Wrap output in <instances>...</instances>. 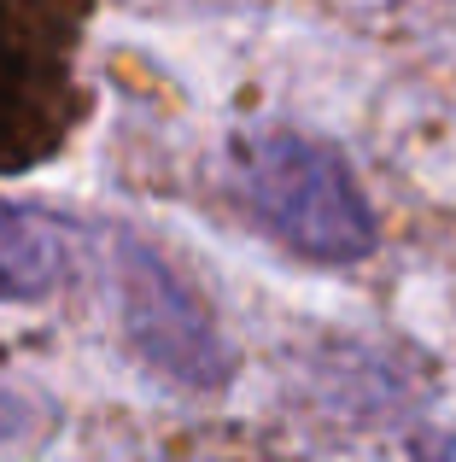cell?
<instances>
[{"label": "cell", "mask_w": 456, "mask_h": 462, "mask_svg": "<svg viewBox=\"0 0 456 462\" xmlns=\"http://www.w3.org/2000/svg\"><path fill=\"white\" fill-rule=\"evenodd\" d=\"M228 193L251 228L322 270H351L380 246V217L363 181L333 141L310 129H246L228 152Z\"/></svg>", "instance_id": "1"}, {"label": "cell", "mask_w": 456, "mask_h": 462, "mask_svg": "<svg viewBox=\"0 0 456 462\" xmlns=\"http://www.w3.org/2000/svg\"><path fill=\"white\" fill-rule=\"evenodd\" d=\"M100 263H105V282H112L117 328H123L129 351L147 369H159L164 381L187 386V393H211V386H223L234 374V351L223 346L211 310L199 305V293L147 240L105 228Z\"/></svg>", "instance_id": "2"}, {"label": "cell", "mask_w": 456, "mask_h": 462, "mask_svg": "<svg viewBox=\"0 0 456 462\" xmlns=\"http://www.w3.org/2000/svg\"><path fill=\"white\" fill-rule=\"evenodd\" d=\"M77 275V228L23 199H0V305H41Z\"/></svg>", "instance_id": "3"}, {"label": "cell", "mask_w": 456, "mask_h": 462, "mask_svg": "<svg viewBox=\"0 0 456 462\" xmlns=\"http://www.w3.org/2000/svg\"><path fill=\"white\" fill-rule=\"evenodd\" d=\"M410 462H456V433H415Z\"/></svg>", "instance_id": "4"}]
</instances>
